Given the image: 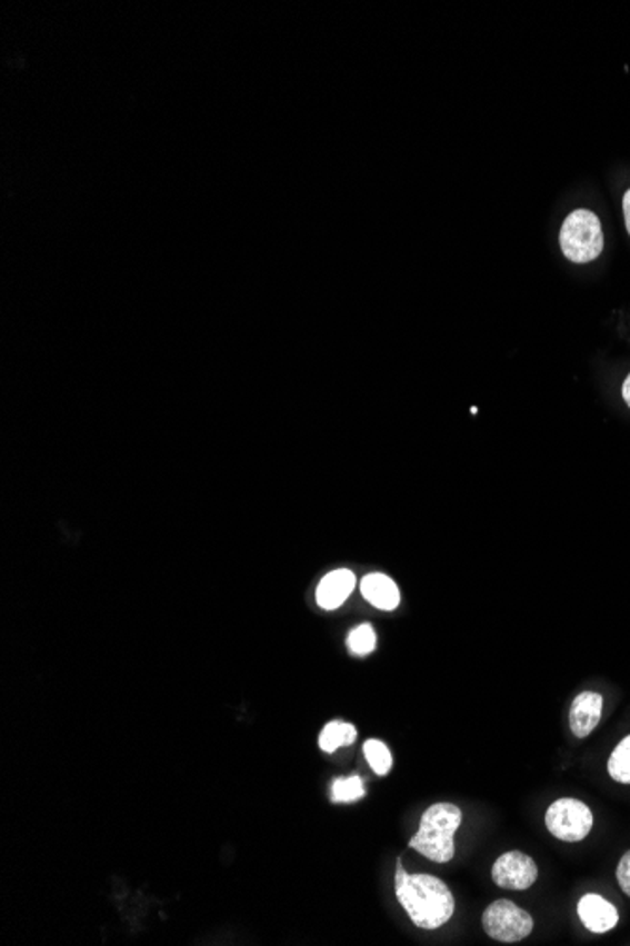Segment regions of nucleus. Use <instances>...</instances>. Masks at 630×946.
<instances>
[{"instance_id": "nucleus-1", "label": "nucleus", "mask_w": 630, "mask_h": 946, "mask_svg": "<svg viewBox=\"0 0 630 946\" xmlns=\"http://www.w3.org/2000/svg\"><path fill=\"white\" fill-rule=\"evenodd\" d=\"M394 894L400 907L419 929H438L456 915V897L442 878L432 875H410L397 862Z\"/></svg>"}, {"instance_id": "nucleus-2", "label": "nucleus", "mask_w": 630, "mask_h": 946, "mask_svg": "<svg viewBox=\"0 0 630 946\" xmlns=\"http://www.w3.org/2000/svg\"><path fill=\"white\" fill-rule=\"evenodd\" d=\"M462 824V810L453 803H434L424 810L418 834L408 846L434 864L456 858V834Z\"/></svg>"}, {"instance_id": "nucleus-3", "label": "nucleus", "mask_w": 630, "mask_h": 946, "mask_svg": "<svg viewBox=\"0 0 630 946\" xmlns=\"http://www.w3.org/2000/svg\"><path fill=\"white\" fill-rule=\"evenodd\" d=\"M561 250L572 263H589L604 248L600 220L591 210L580 208L568 216L561 227Z\"/></svg>"}, {"instance_id": "nucleus-4", "label": "nucleus", "mask_w": 630, "mask_h": 946, "mask_svg": "<svg viewBox=\"0 0 630 946\" xmlns=\"http://www.w3.org/2000/svg\"><path fill=\"white\" fill-rule=\"evenodd\" d=\"M481 928L491 939L512 945L532 934L534 918L510 899H497L483 910Z\"/></svg>"}, {"instance_id": "nucleus-5", "label": "nucleus", "mask_w": 630, "mask_h": 946, "mask_svg": "<svg viewBox=\"0 0 630 946\" xmlns=\"http://www.w3.org/2000/svg\"><path fill=\"white\" fill-rule=\"evenodd\" d=\"M593 810L574 797H561L546 813V827L562 843H580L593 829Z\"/></svg>"}, {"instance_id": "nucleus-6", "label": "nucleus", "mask_w": 630, "mask_h": 946, "mask_svg": "<svg viewBox=\"0 0 630 946\" xmlns=\"http://www.w3.org/2000/svg\"><path fill=\"white\" fill-rule=\"evenodd\" d=\"M538 875L537 862L521 850L502 854L491 867V878L502 890H529L537 883Z\"/></svg>"}, {"instance_id": "nucleus-7", "label": "nucleus", "mask_w": 630, "mask_h": 946, "mask_svg": "<svg viewBox=\"0 0 630 946\" xmlns=\"http://www.w3.org/2000/svg\"><path fill=\"white\" fill-rule=\"evenodd\" d=\"M602 708H604V699L597 691H581L580 696L576 697L570 707V731L578 739H586L593 734L594 727L599 726L602 718Z\"/></svg>"}, {"instance_id": "nucleus-8", "label": "nucleus", "mask_w": 630, "mask_h": 946, "mask_svg": "<svg viewBox=\"0 0 630 946\" xmlns=\"http://www.w3.org/2000/svg\"><path fill=\"white\" fill-rule=\"evenodd\" d=\"M578 916L591 934H608L619 922L618 909L599 894H586L581 897L578 902Z\"/></svg>"}, {"instance_id": "nucleus-9", "label": "nucleus", "mask_w": 630, "mask_h": 946, "mask_svg": "<svg viewBox=\"0 0 630 946\" xmlns=\"http://www.w3.org/2000/svg\"><path fill=\"white\" fill-rule=\"evenodd\" d=\"M357 586V577L350 569H337L324 575L316 591V601L323 610H337L350 599Z\"/></svg>"}, {"instance_id": "nucleus-10", "label": "nucleus", "mask_w": 630, "mask_h": 946, "mask_svg": "<svg viewBox=\"0 0 630 946\" xmlns=\"http://www.w3.org/2000/svg\"><path fill=\"white\" fill-rule=\"evenodd\" d=\"M361 594L370 605L380 610H394L399 607L400 589L393 578L381 572H372L361 580Z\"/></svg>"}, {"instance_id": "nucleus-11", "label": "nucleus", "mask_w": 630, "mask_h": 946, "mask_svg": "<svg viewBox=\"0 0 630 946\" xmlns=\"http://www.w3.org/2000/svg\"><path fill=\"white\" fill-rule=\"evenodd\" d=\"M357 727L350 721L332 720L324 724L321 734H319V748L324 754H334L342 746L353 745L357 740Z\"/></svg>"}, {"instance_id": "nucleus-12", "label": "nucleus", "mask_w": 630, "mask_h": 946, "mask_svg": "<svg viewBox=\"0 0 630 946\" xmlns=\"http://www.w3.org/2000/svg\"><path fill=\"white\" fill-rule=\"evenodd\" d=\"M364 758L369 761L370 769L378 777H386L393 769V754L389 750V746L380 739H369L362 745Z\"/></svg>"}, {"instance_id": "nucleus-13", "label": "nucleus", "mask_w": 630, "mask_h": 946, "mask_svg": "<svg viewBox=\"0 0 630 946\" xmlns=\"http://www.w3.org/2000/svg\"><path fill=\"white\" fill-rule=\"evenodd\" d=\"M367 796L364 783L359 775H351L348 778H334L331 784V801L332 803H353L359 801Z\"/></svg>"}, {"instance_id": "nucleus-14", "label": "nucleus", "mask_w": 630, "mask_h": 946, "mask_svg": "<svg viewBox=\"0 0 630 946\" xmlns=\"http://www.w3.org/2000/svg\"><path fill=\"white\" fill-rule=\"evenodd\" d=\"M608 773L619 784H630V735H627L608 759Z\"/></svg>"}, {"instance_id": "nucleus-15", "label": "nucleus", "mask_w": 630, "mask_h": 946, "mask_svg": "<svg viewBox=\"0 0 630 946\" xmlns=\"http://www.w3.org/2000/svg\"><path fill=\"white\" fill-rule=\"evenodd\" d=\"M346 643H348L351 654H356V656H369V654L374 653L376 645H378L374 627L370 626V624L357 626L356 629H351Z\"/></svg>"}, {"instance_id": "nucleus-16", "label": "nucleus", "mask_w": 630, "mask_h": 946, "mask_svg": "<svg viewBox=\"0 0 630 946\" xmlns=\"http://www.w3.org/2000/svg\"><path fill=\"white\" fill-rule=\"evenodd\" d=\"M618 883L621 890L630 897V850L623 854L618 865Z\"/></svg>"}, {"instance_id": "nucleus-17", "label": "nucleus", "mask_w": 630, "mask_h": 946, "mask_svg": "<svg viewBox=\"0 0 630 946\" xmlns=\"http://www.w3.org/2000/svg\"><path fill=\"white\" fill-rule=\"evenodd\" d=\"M623 212H624V223H627V231L630 232V189L624 193L623 199Z\"/></svg>"}, {"instance_id": "nucleus-18", "label": "nucleus", "mask_w": 630, "mask_h": 946, "mask_svg": "<svg viewBox=\"0 0 630 946\" xmlns=\"http://www.w3.org/2000/svg\"><path fill=\"white\" fill-rule=\"evenodd\" d=\"M623 399L627 401V405L630 407V375L627 377L623 384Z\"/></svg>"}]
</instances>
